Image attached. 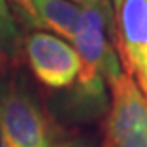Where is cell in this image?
I'll use <instances>...</instances> for the list:
<instances>
[{
  "instance_id": "7",
  "label": "cell",
  "mask_w": 147,
  "mask_h": 147,
  "mask_svg": "<svg viewBox=\"0 0 147 147\" xmlns=\"http://www.w3.org/2000/svg\"><path fill=\"white\" fill-rule=\"evenodd\" d=\"M16 28L15 21H7L0 16V72L5 70L15 56Z\"/></svg>"
},
{
  "instance_id": "11",
  "label": "cell",
  "mask_w": 147,
  "mask_h": 147,
  "mask_svg": "<svg viewBox=\"0 0 147 147\" xmlns=\"http://www.w3.org/2000/svg\"><path fill=\"white\" fill-rule=\"evenodd\" d=\"M118 2H119V0H113V5H116V3H118Z\"/></svg>"
},
{
  "instance_id": "6",
  "label": "cell",
  "mask_w": 147,
  "mask_h": 147,
  "mask_svg": "<svg viewBox=\"0 0 147 147\" xmlns=\"http://www.w3.org/2000/svg\"><path fill=\"white\" fill-rule=\"evenodd\" d=\"M38 25L72 41L82 8L69 0H18Z\"/></svg>"
},
{
  "instance_id": "8",
  "label": "cell",
  "mask_w": 147,
  "mask_h": 147,
  "mask_svg": "<svg viewBox=\"0 0 147 147\" xmlns=\"http://www.w3.org/2000/svg\"><path fill=\"white\" fill-rule=\"evenodd\" d=\"M69 2H72V3H75V5L82 7V8H85V7H100V8H103V10L115 11L113 8H106V7H103L100 3V0H69Z\"/></svg>"
},
{
  "instance_id": "2",
  "label": "cell",
  "mask_w": 147,
  "mask_h": 147,
  "mask_svg": "<svg viewBox=\"0 0 147 147\" xmlns=\"http://www.w3.org/2000/svg\"><path fill=\"white\" fill-rule=\"evenodd\" d=\"M0 147H62L39 103L15 82H0Z\"/></svg>"
},
{
  "instance_id": "4",
  "label": "cell",
  "mask_w": 147,
  "mask_h": 147,
  "mask_svg": "<svg viewBox=\"0 0 147 147\" xmlns=\"http://www.w3.org/2000/svg\"><path fill=\"white\" fill-rule=\"evenodd\" d=\"M113 10L121 67L147 96V0H119Z\"/></svg>"
},
{
  "instance_id": "9",
  "label": "cell",
  "mask_w": 147,
  "mask_h": 147,
  "mask_svg": "<svg viewBox=\"0 0 147 147\" xmlns=\"http://www.w3.org/2000/svg\"><path fill=\"white\" fill-rule=\"evenodd\" d=\"M0 16L7 21H13L11 18V13H10V8H8V3L7 0H0Z\"/></svg>"
},
{
  "instance_id": "12",
  "label": "cell",
  "mask_w": 147,
  "mask_h": 147,
  "mask_svg": "<svg viewBox=\"0 0 147 147\" xmlns=\"http://www.w3.org/2000/svg\"><path fill=\"white\" fill-rule=\"evenodd\" d=\"M103 147H110V146H108V144H106V142H105V144H103Z\"/></svg>"
},
{
  "instance_id": "1",
  "label": "cell",
  "mask_w": 147,
  "mask_h": 147,
  "mask_svg": "<svg viewBox=\"0 0 147 147\" xmlns=\"http://www.w3.org/2000/svg\"><path fill=\"white\" fill-rule=\"evenodd\" d=\"M115 11L100 7L82 8L72 42L80 59L75 82L84 100L101 101L105 98V85H110L123 72L116 47L108 39L111 36L115 41Z\"/></svg>"
},
{
  "instance_id": "5",
  "label": "cell",
  "mask_w": 147,
  "mask_h": 147,
  "mask_svg": "<svg viewBox=\"0 0 147 147\" xmlns=\"http://www.w3.org/2000/svg\"><path fill=\"white\" fill-rule=\"evenodd\" d=\"M25 51L34 77L49 88H67L75 84L80 70L77 51L64 39L49 33H33Z\"/></svg>"
},
{
  "instance_id": "3",
  "label": "cell",
  "mask_w": 147,
  "mask_h": 147,
  "mask_svg": "<svg viewBox=\"0 0 147 147\" xmlns=\"http://www.w3.org/2000/svg\"><path fill=\"white\" fill-rule=\"evenodd\" d=\"M110 88L105 142L110 147H147V96L124 70L110 84Z\"/></svg>"
},
{
  "instance_id": "10",
  "label": "cell",
  "mask_w": 147,
  "mask_h": 147,
  "mask_svg": "<svg viewBox=\"0 0 147 147\" xmlns=\"http://www.w3.org/2000/svg\"><path fill=\"white\" fill-rule=\"evenodd\" d=\"M100 3L103 7H106V8H111V2L110 0H100Z\"/></svg>"
}]
</instances>
